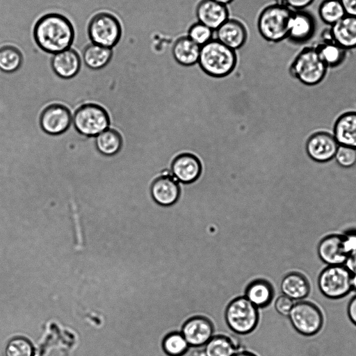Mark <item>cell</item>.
<instances>
[{"mask_svg":"<svg viewBox=\"0 0 356 356\" xmlns=\"http://www.w3.org/2000/svg\"><path fill=\"white\" fill-rule=\"evenodd\" d=\"M320 258L330 265H341L349 258L343 236L330 235L321 240L318 246Z\"/></svg>","mask_w":356,"mask_h":356,"instance_id":"cell-15","label":"cell"},{"mask_svg":"<svg viewBox=\"0 0 356 356\" xmlns=\"http://www.w3.org/2000/svg\"><path fill=\"white\" fill-rule=\"evenodd\" d=\"M214 1L227 6V4L232 3L234 0H214Z\"/></svg>","mask_w":356,"mask_h":356,"instance_id":"cell-42","label":"cell"},{"mask_svg":"<svg viewBox=\"0 0 356 356\" xmlns=\"http://www.w3.org/2000/svg\"><path fill=\"white\" fill-rule=\"evenodd\" d=\"M188 343L181 332H173L163 340V348L169 356H181L188 350Z\"/></svg>","mask_w":356,"mask_h":356,"instance_id":"cell-31","label":"cell"},{"mask_svg":"<svg viewBox=\"0 0 356 356\" xmlns=\"http://www.w3.org/2000/svg\"><path fill=\"white\" fill-rule=\"evenodd\" d=\"M150 194L153 201L161 207L174 205L180 195L178 181L169 175L158 177L150 186Z\"/></svg>","mask_w":356,"mask_h":356,"instance_id":"cell-10","label":"cell"},{"mask_svg":"<svg viewBox=\"0 0 356 356\" xmlns=\"http://www.w3.org/2000/svg\"><path fill=\"white\" fill-rule=\"evenodd\" d=\"M113 56V49L91 43L83 52V60L86 67L92 70L105 68Z\"/></svg>","mask_w":356,"mask_h":356,"instance_id":"cell-24","label":"cell"},{"mask_svg":"<svg viewBox=\"0 0 356 356\" xmlns=\"http://www.w3.org/2000/svg\"><path fill=\"white\" fill-rule=\"evenodd\" d=\"M348 314L350 321L356 325V295L348 304Z\"/></svg>","mask_w":356,"mask_h":356,"instance_id":"cell-39","label":"cell"},{"mask_svg":"<svg viewBox=\"0 0 356 356\" xmlns=\"http://www.w3.org/2000/svg\"><path fill=\"white\" fill-rule=\"evenodd\" d=\"M229 327L238 333H247L254 329L257 321V307L246 298L232 301L226 312Z\"/></svg>","mask_w":356,"mask_h":356,"instance_id":"cell-9","label":"cell"},{"mask_svg":"<svg viewBox=\"0 0 356 356\" xmlns=\"http://www.w3.org/2000/svg\"><path fill=\"white\" fill-rule=\"evenodd\" d=\"M348 15L356 16V0H339Z\"/></svg>","mask_w":356,"mask_h":356,"instance_id":"cell-38","label":"cell"},{"mask_svg":"<svg viewBox=\"0 0 356 356\" xmlns=\"http://www.w3.org/2000/svg\"><path fill=\"white\" fill-rule=\"evenodd\" d=\"M88 34L92 43L112 49L120 40L122 26L113 15L101 12L90 20Z\"/></svg>","mask_w":356,"mask_h":356,"instance_id":"cell-5","label":"cell"},{"mask_svg":"<svg viewBox=\"0 0 356 356\" xmlns=\"http://www.w3.org/2000/svg\"><path fill=\"white\" fill-rule=\"evenodd\" d=\"M315 29L312 17L305 12H293L289 26L288 38L296 42L309 40Z\"/></svg>","mask_w":356,"mask_h":356,"instance_id":"cell-20","label":"cell"},{"mask_svg":"<svg viewBox=\"0 0 356 356\" xmlns=\"http://www.w3.org/2000/svg\"><path fill=\"white\" fill-rule=\"evenodd\" d=\"M316 49L327 67H334L339 65L346 54V50L332 41L326 42Z\"/></svg>","mask_w":356,"mask_h":356,"instance_id":"cell-29","label":"cell"},{"mask_svg":"<svg viewBox=\"0 0 356 356\" xmlns=\"http://www.w3.org/2000/svg\"><path fill=\"white\" fill-rule=\"evenodd\" d=\"M318 13L321 19L330 26L346 15L339 0H324L320 5Z\"/></svg>","mask_w":356,"mask_h":356,"instance_id":"cell-30","label":"cell"},{"mask_svg":"<svg viewBox=\"0 0 356 356\" xmlns=\"http://www.w3.org/2000/svg\"><path fill=\"white\" fill-rule=\"evenodd\" d=\"M338 145L335 138L330 134L318 132L308 139L306 149L313 160L325 162L335 156Z\"/></svg>","mask_w":356,"mask_h":356,"instance_id":"cell-13","label":"cell"},{"mask_svg":"<svg viewBox=\"0 0 356 356\" xmlns=\"http://www.w3.org/2000/svg\"><path fill=\"white\" fill-rule=\"evenodd\" d=\"M237 63L236 51L212 39L200 48L198 64L208 75L223 77L229 74Z\"/></svg>","mask_w":356,"mask_h":356,"instance_id":"cell-2","label":"cell"},{"mask_svg":"<svg viewBox=\"0 0 356 356\" xmlns=\"http://www.w3.org/2000/svg\"><path fill=\"white\" fill-rule=\"evenodd\" d=\"M72 122L70 111L65 106L54 104L47 107L40 116V126L43 131L51 135L65 131Z\"/></svg>","mask_w":356,"mask_h":356,"instance_id":"cell-11","label":"cell"},{"mask_svg":"<svg viewBox=\"0 0 356 356\" xmlns=\"http://www.w3.org/2000/svg\"><path fill=\"white\" fill-rule=\"evenodd\" d=\"M213 33L211 29L197 22L190 26L187 37L202 47L213 39Z\"/></svg>","mask_w":356,"mask_h":356,"instance_id":"cell-33","label":"cell"},{"mask_svg":"<svg viewBox=\"0 0 356 356\" xmlns=\"http://www.w3.org/2000/svg\"><path fill=\"white\" fill-rule=\"evenodd\" d=\"M331 41L345 50L356 47V16L346 15L331 26Z\"/></svg>","mask_w":356,"mask_h":356,"instance_id":"cell-18","label":"cell"},{"mask_svg":"<svg viewBox=\"0 0 356 356\" xmlns=\"http://www.w3.org/2000/svg\"><path fill=\"white\" fill-rule=\"evenodd\" d=\"M200 48L188 37L178 38L172 49L173 58L176 62L184 66H191L198 63Z\"/></svg>","mask_w":356,"mask_h":356,"instance_id":"cell-22","label":"cell"},{"mask_svg":"<svg viewBox=\"0 0 356 356\" xmlns=\"http://www.w3.org/2000/svg\"><path fill=\"white\" fill-rule=\"evenodd\" d=\"M281 291L292 300L305 298L309 292L310 286L305 276L298 272L288 273L281 282Z\"/></svg>","mask_w":356,"mask_h":356,"instance_id":"cell-23","label":"cell"},{"mask_svg":"<svg viewBox=\"0 0 356 356\" xmlns=\"http://www.w3.org/2000/svg\"><path fill=\"white\" fill-rule=\"evenodd\" d=\"M215 31V39L235 51L242 47L248 38L245 25L235 19L229 18Z\"/></svg>","mask_w":356,"mask_h":356,"instance_id":"cell-16","label":"cell"},{"mask_svg":"<svg viewBox=\"0 0 356 356\" xmlns=\"http://www.w3.org/2000/svg\"><path fill=\"white\" fill-rule=\"evenodd\" d=\"M245 297L256 307L266 306L272 300L273 290L266 281L257 280L250 284Z\"/></svg>","mask_w":356,"mask_h":356,"instance_id":"cell-27","label":"cell"},{"mask_svg":"<svg viewBox=\"0 0 356 356\" xmlns=\"http://www.w3.org/2000/svg\"><path fill=\"white\" fill-rule=\"evenodd\" d=\"M205 356H234L237 350L225 337H212L204 346Z\"/></svg>","mask_w":356,"mask_h":356,"instance_id":"cell-28","label":"cell"},{"mask_svg":"<svg viewBox=\"0 0 356 356\" xmlns=\"http://www.w3.org/2000/svg\"><path fill=\"white\" fill-rule=\"evenodd\" d=\"M33 38L42 51L55 54L70 48L74 39V29L65 16L48 13L35 23Z\"/></svg>","mask_w":356,"mask_h":356,"instance_id":"cell-1","label":"cell"},{"mask_svg":"<svg viewBox=\"0 0 356 356\" xmlns=\"http://www.w3.org/2000/svg\"><path fill=\"white\" fill-rule=\"evenodd\" d=\"M195 13L198 22L213 31L229 19L227 6L214 0H201L197 5Z\"/></svg>","mask_w":356,"mask_h":356,"instance_id":"cell-12","label":"cell"},{"mask_svg":"<svg viewBox=\"0 0 356 356\" xmlns=\"http://www.w3.org/2000/svg\"><path fill=\"white\" fill-rule=\"evenodd\" d=\"M334 138L341 145L356 149V112L343 114L334 128Z\"/></svg>","mask_w":356,"mask_h":356,"instance_id":"cell-21","label":"cell"},{"mask_svg":"<svg viewBox=\"0 0 356 356\" xmlns=\"http://www.w3.org/2000/svg\"><path fill=\"white\" fill-rule=\"evenodd\" d=\"M293 305L292 299L285 295H281L275 302V308L280 315L288 316Z\"/></svg>","mask_w":356,"mask_h":356,"instance_id":"cell-35","label":"cell"},{"mask_svg":"<svg viewBox=\"0 0 356 356\" xmlns=\"http://www.w3.org/2000/svg\"><path fill=\"white\" fill-rule=\"evenodd\" d=\"M24 63V57L18 48L13 45L0 47V71L13 73L19 70Z\"/></svg>","mask_w":356,"mask_h":356,"instance_id":"cell-25","label":"cell"},{"mask_svg":"<svg viewBox=\"0 0 356 356\" xmlns=\"http://www.w3.org/2000/svg\"><path fill=\"white\" fill-rule=\"evenodd\" d=\"M95 144L101 154L111 156L120 150L122 138L115 130L108 128L95 137Z\"/></svg>","mask_w":356,"mask_h":356,"instance_id":"cell-26","label":"cell"},{"mask_svg":"<svg viewBox=\"0 0 356 356\" xmlns=\"http://www.w3.org/2000/svg\"><path fill=\"white\" fill-rule=\"evenodd\" d=\"M234 356H257V355H255L253 353H251L250 352L241 351V352L236 353Z\"/></svg>","mask_w":356,"mask_h":356,"instance_id":"cell-40","label":"cell"},{"mask_svg":"<svg viewBox=\"0 0 356 356\" xmlns=\"http://www.w3.org/2000/svg\"><path fill=\"white\" fill-rule=\"evenodd\" d=\"M318 286L322 293L330 298H339L352 289L351 270L343 265H330L320 274Z\"/></svg>","mask_w":356,"mask_h":356,"instance_id":"cell-6","label":"cell"},{"mask_svg":"<svg viewBox=\"0 0 356 356\" xmlns=\"http://www.w3.org/2000/svg\"><path fill=\"white\" fill-rule=\"evenodd\" d=\"M352 273V286L353 288L356 289V270H353Z\"/></svg>","mask_w":356,"mask_h":356,"instance_id":"cell-41","label":"cell"},{"mask_svg":"<svg viewBox=\"0 0 356 356\" xmlns=\"http://www.w3.org/2000/svg\"><path fill=\"white\" fill-rule=\"evenodd\" d=\"M284 5L296 10H302L309 6L314 0H282Z\"/></svg>","mask_w":356,"mask_h":356,"instance_id":"cell-37","label":"cell"},{"mask_svg":"<svg viewBox=\"0 0 356 356\" xmlns=\"http://www.w3.org/2000/svg\"><path fill=\"white\" fill-rule=\"evenodd\" d=\"M337 163L342 167L350 168L356 164V149L341 145L335 154Z\"/></svg>","mask_w":356,"mask_h":356,"instance_id":"cell-34","label":"cell"},{"mask_svg":"<svg viewBox=\"0 0 356 356\" xmlns=\"http://www.w3.org/2000/svg\"><path fill=\"white\" fill-rule=\"evenodd\" d=\"M292 14L293 11L285 5L276 3L266 7L258 17L257 27L260 35L272 42L287 38Z\"/></svg>","mask_w":356,"mask_h":356,"instance_id":"cell-3","label":"cell"},{"mask_svg":"<svg viewBox=\"0 0 356 356\" xmlns=\"http://www.w3.org/2000/svg\"><path fill=\"white\" fill-rule=\"evenodd\" d=\"M72 124L79 134L96 137L108 128L109 119L103 108L88 104L79 107L75 111L72 116Z\"/></svg>","mask_w":356,"mask_h":356,"instance_id":"cell-7","label":"cell"},{"mask_svg":"<svg viewBox=\"0 0 356 356\" xmlns=\"http://www.w3.org/2000/svg\"><path fill=\"white\" fill-rule=\"evenodd\" d=\"M237 333H238V332H237ZM236 335H237V334H236ZM236 346H237V343H236ZM236 349H237V348H236ZM237 352H238V350H237ZM261 355H259V356H261Z\"/></svg>","mask_w":356,"mask_h":356,"instance_id":"cell-43","label":"cell"},{"mask_svg":"<svg viewBox=\"0 0 356 356\" xmlns=\"http://www.w3.org/2000/svg\"><path fill=\"white\" fill-rule=\"evenodd\" d=\"M50 65L56 75L69 79L79 72L82 63L78 53L70 48L54 54Z\"/></svg>","mask_w":356,"mask_h":356,"instance_id":"cell-17","label":"cell"},{"mask_svg":"<svg viewBox=\"0 0 356 356\" xmlns=\"http://www.w3.org/2000/svg\"><path fill=\"white\" fill-rule=\"evenodd\" d=\"M181 334L191 346L206 344L213 335L210 322L202 317H195L188 320L183 326Z\"/></svg>","mask_w":356,"mask_h":356,"instance_id":"cell-19","label":"cell"},{"mask_svg":"<svg viewBox=\"0 0 356 356\" xmlns=\"http://www.w3.org/2000/svg\"><path fill=\"white\" fill-rule=\"evenodd\" d=\"M346 249L349 254L356 252V232H350L343 237Z\"/></svg>","mask_w":356,"mask_h":356,"instance_id":"cell-36","label":"cell"},{"mask_svg":"<svg viewBox=\"0 0 356 356\" xmlns=\"http://www.w3.org/2000/svg\"><path fill=\"white\" fill-rule=\"evenodd\" d=\"M33 348L25 338L16 337L11 339L6 348V356H33Z\"/></svg>","mask_w":356,"mask_h":356,"instance_id":"cell-32","label":"cell"},{"mask_svg":"<svg viewBox=\"0 0 356 356\" xmlns=\"http://www.w3.org/2000/svg\"><path fill=\"white\" fill-rule=\"evenodd\" d=\"M288 318L293 328L305 336L317 333L323 323V314L319 308L306 301L294 304Z\"/></svg>","mask_w":356,"mask_h":356,"instance_id":"cell-8","label":"cell"},{"mask_svg":"<svg viewBox=\"0 0 356 356\" xmlns=\"http://www.w3.org/2000/svg\"><path fill=\"white\" fill-rule=\"evenodd\" d=\"M327 66L316 48L303 49L291 65L290 73L305 85L314 86L324 78Z\"/></svg>","mask_w":356,"mask_h":356,"instance_id":"cell-4","label":"cell"},{"mask_svg":"<svg viewBox=\"0 0 356 356\" xmlns=\"http://www.w3.org/2000/svg\"><path fill=\"white\" fill-rule=\"evenodd\" d=\"M171 171L176 180L190 184L197 180L202 172L200 159L193 154L183 153L175 158Z\"/></svg>","mask_w":356,"mask_h":356,"instance_id":"cell-14","label":"cell"}]
</instances>
